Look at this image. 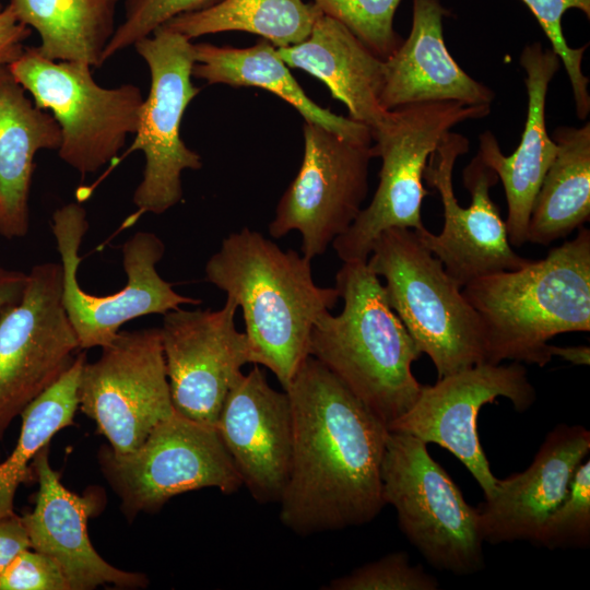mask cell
Here are the masks:
<instances>
[{"instance_id":"cell-38","label":"cell","mask_w":590,"mask_h":590,"mask_svg":"<svg viewBox=\"0 0 590 590\" xmlns=\"http://www.w3.org/2000/svg\"><path fill=\"white\" fill-rule=\"evenodd\" d=\"M26 276L24 272L0 267V314L21 298Z\"/></svg>"},{"instance_id":"cell-11","label":"cell","mask_w":590,"mask_h":590,"mask_svg":"<svg viewBox=\"0 0 590 590\" xmlns=\"http://www.w3.org/2000/svg\"><path fill=\"white\" fill-rule=\"evenodd\" d=\"M98 462L128 518L154 512L182 493L214 487L233 494L243 486L216 428L176 411L129 453L102 446Z\"/></svg>"},{"instance_id":"cell-25","label":"cell","mask_w":590,"mask_h":590,"mask_svg":"<svg viewBox=\"0 0 590 590\" xmlns=\"http://www.w3.org/2000/svg\"><path fill=\"white\" fill-rule=\"evenodd\" d=\"M193 78L208 84L263 88L293 106L305 122L321 126L344 138L373 143L368 127L316 104L269 40L261 39L245 48L209 43L193 44Z\"/></svg>"},{"instance_id":"cell-18","label":"cell","mask_w":590,"mask_h":590,"mask_svg":"<svg viewBox=\"0 0 590 590\" xmlns=\"http://www.w3.org/2000/svg\"><path fill=\"white\" fill-rule=\"evenodd\" d=\"M216 430L252 497L279 503L293 450V413L287 392L272 388L258 365L228 392Z\"/></svg>"},{"instance_id":"cell-5","label":"cell","mask_w":590,"mask_h":590,"mask_svg":"<svg viewBox=\"0 0 590 590\" xmlns=\"http://www.w3.org/2000/svg\"><path fill=\"white\" fill-rule=\"evenodd\" d=\"M367 266L384 285L420 352L432 359L438 379L484 362L480 318L446 272L410 228H389L374 241Z\"/></svg>"},{"instance_id":"cell-4","label":"cell","mask_w":590,"mask_h":590,"mask_svg":"<svg viewBox=\"0 0 590 590\" xmlns=\"http://www.w3.org/2000/svg\"><path fill=\"white\" fill-rule=\"evenodd\" d=\"M334 287L343 309L338 316L328 311L316 322L309 355L388 427L420 396L423 385L412 364L422 353L366 261L343 262Z\"/></svg>"},{"instance_id":"cell-40","label":"cell","mask_w":590,"mask_h":590,"mask_svg":"<svg viewBox=\"0 0 590 590\" xmlns=\"http://www.w3.org/2000/svg\"><path fill=\"white\" fill-rule=\"evenodd\" d=\"M4 9L3 4H2V0H0V12Z\"/></svg>"},{"instance_id":"cell-35","label":"cell","mask_w":590,"mask_h":590,"mask_svg":"<svg viewBox=\"0 0 590 590\" xmlns=\"http://www.w3.org/2000/svg\"><path fill=\"white\" fill-rule=\"evenodd\" d=\"M0 590H70L60 566L31 547L20 552L0 575Z\"/></svg>"},{"instance_id":"cell-32","label":"cell","mask_w":590,"mask_h":590,"mask_svg":"<svg viewBox=\"0 0 590 590\" xmlns=\"http://www.w3.org/2000/svg\"><path fill=\"white\" fill-rule=\"evenodd\" d=\"M538 545L550 550L590 544V460L577 468L565 499L546 518Z\"/></svg>"},{"instance_id":"cell-17","label":"cell","mask_w":590,"mask_h":590,"mask_svg":"<svg viewBox=\"0 0 590 590\" xmlns=\"http://www.w3.org/2000/svg\"><path fill=\"white\" fill-rule=\"evenodd\" d=\"M237 309L226 297L217 310L180 307L163 315L161 341L178 414L215 427L241 367L251 363L247 337L236 328Z\"/></svg>"},{"instance_id":"cell-34","label":"cell","mask_w":590,"mask_h":590,"mask_svg":"<svg viewBox=\"0 0 590 590\" xmlns=\"http://www.w3.org/2000/svg\"><path fill=\"white\" fill-rule=\"evenodd\" d=\"M438 581L421 566L411 565L404 552H396L334 578L330 590H436Z\"/></svg>"},{"instance_id":"cell-8","label":"cell","mask_w":590,"mask_h":590,"mask_svg":"<svg viewBox=\"0 0 590 590\" xmlns=\"http://www.w3.org/2000/svg\"><path fill=\"white\" fill-rule=\"evenodd\" d=\"M8 66L34 104L52 115L61 131L58 155L82 176L113 162L139 127L144 98L134 84L104 87L91 66L48 59L36 47Z\"/></svg>"},{"instance_id":"cell-16","label":"cell","mask_w":590,"mask_h":590,"mask_svg":"<svg viewBox=\"0 0 590 590\" xmlns=\"http://www.w3.org/2000/svg\"><path fill=\"white\" fill-rule=\"evenodd\" d=\"M497 398L508 399L517 412L527 411L536 393L521 363H479L423 386L413 405L388 425V430L411 435L450 451L473 475L485 498L497 480L477 435L481 409Z\"/></svg>"},{"instance_id":"cell-27","label":"cell","mask_w":590,"mask_h":590,"mask_svg":"<svg viewBox=\"0 0 590 590\" xmlns=\"http://www.w3.org/2000/svg\"><path fill=\"white\" fill-rule=\"evenodd\" d=\"M125 0H9L8 7L40 39L37 51L51 60L104 64Z\"/></svg>"},{"instance_id":"cell-33","label":"cell","mask_w":590,"mask_h":590,"mask_svg":"<svg viewBox=\"0 0 590 590\" xmlns=\"http://www.w3.org/2000/svg\"><path fill=\"white\" fill-rule=\"evenodd\" d=\"M223 0H125L123 17L105 52L104 63L150 36L169 20L216 5Z\"/></svg>"},{"instance_id":"cell-6","label":"cell","mask_w":590,"mask_h":590,"mask_svg":"<svg viewBox=\"0 0 590 590\" xmlns=\"http://www.w3.org/2000/svg\"><path fill=\"white\" fill-rule=\"evenodd\" d=\"M491 105H464L455 101L424 102L389 110L371 132L374 157L381 158L379 184L366 208L349 229L337 237L333 249L343 262L367 261L375 239L389 228H424L423 173L432 152L451 129L481 119Z\"/></svg>"},{"instance_id":"cell-1","label":"cell","mask_w":590,"mask_h":590,"mask_svg":"<svg viewBox=\"0 0 590 590\" xmlns=\"http://www.w3.org/2000/svg\"><path fill=\"white\" fill-rule=\"evenodd\" d=\"M285 391L293 450L282 524L307 535L370 522L385 506L387 425L310 355Z\"/></svg>"},{"instance_id":"cell-21","label":"cell","mask_w":590,"mask_h":590,"mask_svg":"<svg viewBox=\"0 0 590 590\" xmlns=\"http://www.w3.org/2000/svg\"><path fill=\"white\" fill-rule=\"evenodd\" d=\"M520 64L526 72L528 115L521 141L506 156L491 131L479 137L477 156L492 168L505 190L508 215L506 227L509 243L520 247L527 243L531 208L542 180L557 153V144L547 134L545 103L548 85L560 68V59L540 43L523 47Z\"/></svg>"},{"instance_id":"cell-36","label":"cell","mask_w":590,"mask_h":590,"mask_svg":"<svg viewBox=\"0 0 590 590\" xmlns=\"http://www.w3.org/2000/svg\"><path fill=\"white\" fill-rule=\"evenodd\" d=\"M32 30L19 22L12 10L5 5L0 12V66L10 64L24 50V42Z\"/></svg>"},{"instance_id":"cell-26","label":"cell","mask_w":590,"mask_h":590,"mask_svg":"<svg viewBox=\"0 0 590 590\" xmlns=\"http://www.w3.org/2000/svg\"><path fill=\"white\" fill-rule=\"evenodd\" d=\"M557 153L534 198L527 243L547 246L590 219V123L557 127Z\"/></svg>"},{"instance_id":"cell-30","label":"cell","mask_w":590,"mask_h":590,"mask_svg":"<svg viewBox=\"0 0 590 590\" xmlns=\"http://www.w3.org/2000/svg\"><path fill=\"white\" fill-rule=\"evenodd\" d=\"M402 0H314L322 14L344 25L374 55L386 60L401 45L393 27Z\"/></svg>"},{"instance_id":"cell-10","label":"cell","mask_w":590,"mask_h":590,"mask_svg":"<svg viewBox=\"0 0 590 590\" xmlns=\"http://www.w3.org/2000/svg\"><path fill=\"white\" fill-rule=\"evenodd\" d=\"M88 229L85 209L71 202L57 209L51 231L62 266V304L78 338L80 350L111 343L128 321L148 315H164L200 299L176 292L157 272L165 253L162 239L152 232H137L122 245L125 286L114 294L96 296L79 284V250Z\"/></svg>"},{"instance_id":"cell-12","label":"cell","mask_w":590,"mask_h":590,"mask_svg":"<svg viewBox=\"0 0 590 590\" xmlns=\"http://www.w3.org/2000/svg\"><path fill=\"white\" fill-rule=\"evenodd\" d=\"M304 154L297 175L276 204L269 234H300L302 255L312 260L353 224L368 192L371 143L321 126H303Z\"/></svg>"},{"instance_id":"cell-31","label":"cell","mask_w":590,"mask_h":590,"mask_svg":"<svg viewBox=\"0 0 590 590\" xmlns=\"http://www.w3.org/2000/svg\"><path fill=\"white\" fill-rule=\"evenodd\" d=\"M530 9L546 37L552 50L559 57L569 78L575 101L576 115L585 120L590 111L589 78L583 74L581 62L588 45L580 48L568 46L563 34L562 19L569 9L582 11L590 16V0H522Z\"/></svg>"},{"instance_id":"cell-7","label":"cell","mask_w":590,"mask_h":590,"mask_svg":"<svg viewBox=\"0 0 590 590\" xmlns=\"http://www.w3.org/2000/svg\"><path fill=\"white\" fill-rule=\"evenodd\" d=\"M381 485L385 505L394 507L402 532L433 567L458 576L484 568L477 510L432 458L427 444L389 430Z\"/></svg>"},{"instance_id":"cell-29","label":"cell","mask_w":590,"mask_h":590,"mask_svg":"<svg viewBox=\"0 0 590 590\" xmlns=\"http://www.w3.org/2000/svg\"><path fill=\"white\" fill-rule=\"evenodd\" d=\"M85 353L76 355L72 365L48 389L21 413L22 426L10 456L0 462V518L14 515L19 486L31 480L34 458L59 430L74 424L79 409V386Z\"/></svg>"},{"instance_id":"cell-23","label":"cell","mask_w":590,"mask_h":590,"mask_svg":"<svg viewBox=\"0 0 590 590\" xmlns=\"http://www.w3.org/2000/svg\"><path fill=\"white\" fill-rule=\"evenodd\" d=\"M276 49L288 68L324 83L331 96L346 106L350 119L371 132L386 120L389 110L379 102L385 62L338 21L321 13L304 40Z\"/></svg>"},{"instance_id":"cell-14","label":"cell","mask_w":590,"mask_h":590,"mask_svg":"<svg viewBox=\"0 0 590 590\" xmlns=\"http://www.w3.org/2000/svg\"><path fill=\"white\" fill-rule=\"evenodd\" d=\"M468 151L469 140L463 134L449 131L432 152L423 180L440 196L444 227L438 235L426 227L414 231L461 288L476 278L515 270L530 261L519 256L509 243L506 222L489 194L499 179L477 155L462 172L471 203L468 208L458 203L452 174L457 158Z\"/></svg>"},{"instance_id":"cell-22","label":"cell","mask_w":590,"mask_h":590,"mask_svg":"<svg viewBox=\"0 0 590 590\" xmlns=\"http://www.w3.org/2000/svg\"><path fill=\"white\" fill-rule=\"evenodd\" d=\"M448 10L439 0H413L411 32L385 62L380 105L386 110L424 103L455 101L491 105L495 93L456 62L444 40Z\"/></svg>"},{"instance_id":"cell-9","label":"cell","mask_w":590,"mask_h":590,"mask_svg":"<svg viewBox=\"0 0 590 590\" xmlns=\"http://www.w3.org/2000/svg\"><path fill=\"white\" fill-rule=\"evenodd\" d=\"M150 71L139 127L127 151L144 156L142 178L132 201L138 214H162L184 196L181 176L202 167L200 154L186 145L180 128L188 105L200 93L192 83L193 43L165 26L132 46Z\"/></svg>"},{"instance_id":"cell-20","label":"cell","mask_w":590,"mask_h":590,"mask_svg":"<svg viewBox=\"0 0 590 590\" xmlns=\"http://www.w3.org/2000/svg\"><path fill=\"white\" fill-rule=\"evenodd\" d=\"M33 468L38 481L34 509L21 517L31 548L51 557L61 568L70 590L98 586L145 588V575L121 570L107 563L93 547L87 519L98 508L99 497L70 492L49 463V448L36 455Z\"/></svg>"},{"instance_id":"cell-2","label":"cell","mask_w":590,"mask_h":590,"mask_svg":"<svg viewBox=\"0 0 590 590\" xmlns=\"http://www.w3.org/2000/svg\"><path fill=\"white\" fill-rule=\"evenodd\" d=\"M204 271L241 308L251 363L269 368L285 390L309 356L314 326L340 298L338 290L315 283L310 259L248 227L225 237Z\"/></svg>"},{"instance_id":"cell-15","label":"cell","mask_w":590,"mask_h":590,"mask_svg":"<svg viewBox=\"0 0 590 590\" xmlns=\"http://www.w3.org/2000/svg\"><path fill=\"white\" fill-rule=\"evenodd\" d=\"M79 409L117 453L135 450L153 428L175 413L160 328L120 331L85 363Z\"/></svg>"},{"instance_id":"cell-37","label":"cell","mask_w":590,"mask_h":590,"mask_svg":"<svg viewBox=\"0 0 590 590\" xmlns=\"http://www.w3.org/2000/svg\"><path fill=\"white\" fill-rule=\"evenodd\" d=\"M31 547L22 519L17 515L0 518V575L23 550Z\"/></svg>"},{"instance_id":"cell-24","label":"cell","mask_w":590,"mask_h":590,"mask_svg":"<svg viewBox=\"0 0 590 590\" xmlns=\"http://www.w3.org/2000/svg\"><path fill=\"white\" fill-rule=\"evenodd\" d=\"M59 125L38 108L11 73L0 66V235L19 238L30 227V192L34 158L42 150L58 151Z\"/></svg>"},{"instance_id":"cell-3","label":"cell","mask_w":590,"mask_h":590,"mask_svg":"<svg viewBox=\"0 0 590 590\" xmlns=\"http://www.w3.org/2000/svg\"><path fill=\"white\" fill-rule=\"evenodd\" d=\"M462 294L483 328L484 362L544 367L548 341L557 334L590 331V231L538 261L476 278Z\"/></svg>"},{"instance_id":"cell-13","label":"cell","mask_w":590,"mask_h":590,"mask_svg":"<svg viewBox=\"0 0 590 590\" xmlns=\"http://www.w3.org/2000/svg\"><path fill=\"white\" fill-rule=\"evenodd\" d=\"M78 350L62 304L61 263L34 266L21 298L0 314V439L72 365Z\"/></svg>"},{"instance_id":"cell-39","label":"cell","mask_w":590,"mask_h":590,"mask_svg":"<svg viewBox=\"0 0 590 590\" xmlns=\"http://www.w3.org/2000/svg\"><path fill=\"white\" fill-rule=\"evenodd\" d=\"M552 356H558L574 365H589L590 347L587 345L556 346L550 345Z\"/></svg>"},{"instance_id":"cell-19","label":"cell","mask_w":590,"mask_h":590,"mask_svg":"<svg viewBox=\"0 0 590 590\" xmlns=\"http://www.w3.org/2000/svg\"><path fill=\"white\" fill-rule=\"evenodd\" d=\"M590 451V432L560 424L544 438L531 464L497 480L494 493L476 508L484 542L536 543L551 512L565 499L573 476Z\"/></svg>"},{"instance_id":"cell-28","label":"cell","mask_w":590,"mask_h":590,"mask_svg":"<svg viewBox=\"0 0 590 590\" xmlns=\"http://www.w3.org/2000/svg\"><path fill=\"white\" fill-rule=\"evenodd\" d=\"M321 14L303 0H223L209 9L178 15L164 25L187 38L223 32H247L276 48L304 40Z\"/></svg>"}]
</instances>
